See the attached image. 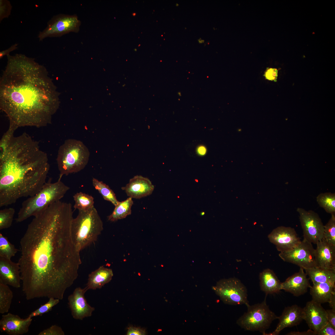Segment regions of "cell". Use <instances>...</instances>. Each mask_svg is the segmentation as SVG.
<instances>
[{
  "instance_id": "cell-25",
  "label": "cell",
  "mask_w": 335,
  "mask_h": 335,
  "mask_svg": "<svg viewBox=\"0 0 335 335\" xmlns=\"http://www.w3.org/2000/svg\"><path fill=\"white\" fill-rule=\"evenodd\" d=\"M133 203L132 198L129 197L126 200L119 202L115 206L112 213L108 217V220L115 221L126 218L131 214V208Z\"/></svg>"
},
{
  "instance_id": "cell-15",
  "label": "cell",
  "mask_w": 335,
  "mask_h": 335,
  "mask_svg": "<svg viewBox=\"0 0 335 335\" xmlns=\"http://www.w3.org/2000/svg\"><path fill=\"white\" fill-rule=\"evenodd\" d=\"M32 321L28 316L22 319L10 313L3 314L0 320V330L9 335H22L27 333Z\"/></svg>"
},
{
  "instance_id": "cell-23",
  "label": "cell",
  "mask_w": 335,
  "mask_h": 335,
  "mask_svg": "<svg viewBox=\"0 0 335 335\" xmlns=\"http://www.w3.org/2000/svg\"><path fill=\"white\" fill-rule=\"evenodd\" d=\"M312 300L321 304L328 302L335 292V284L329 283H313L310 288Z\"/></svg>"
},
{
  "instance_id": "cell-28",
  "label": "cell",
  "mask_w": 335,
  "mask_h": 335,
  "mask_svg": "<svg viewBox=\"0 0 335 335\" xmlns=\"http://www.w3.org/2000/svg\"><path fill=\"white\" fill-rule=\"evenodd\" d=\"M319 206L331 214H335V193L325 192L319 194L316 197Z\"/></svg>"
},
{
  "instance_id": "cell-38",
  "label": "cell",
  "mask_w": 335,
  "mask_h": 335,
  "mask_svg": "<svg viewBox=\"0 0 335 335\" xmlns=\"http://www.w3.org/2000/svg\"><path fill=\"white\" fill-rule=\"evenodd\" d=\"M127 335H145V331L142 329L134 327H131L128 329Z\"/></svg>"
},
{
  "instance_id": "cell-33",
  "label": "cell",
  "mask_w": 335,
  "mask_h": 335,
  "mask_svg": "<svg viewBox=\"0 0 335 335\" xmlns=\"http://www.w3.org/2000/svg\"><path fill=\"white\" fill-rule=\"evenodd\" d=\"M60 300L58 299L53 297L49 298L47 302L42 305L38 308L31 312L28 316L32 318L34 317L42 316L43 314L48 312L54 306L59 302Z\"/></svg>"
},
{
  "instance_id": "cell-45",
  "label": "cell",
  "mask_w": 335,
  "mask_h": 335,
  "mask_svg": "<svg viewBox=\"0 0 335 335\" xmlns=\"http://www.w3.org/2000/svg\"><path fill=\"white\" fill-rule=\"evenodd\" d=\"M204 213H204V212H201V213H200V215H201V216H203V215H204Z\"/></svg>"
},
{
  "instance_id": "cell-29",
  "label": "cell",
  "mask_w": 335,
  "mask_h": 335,
  "mask_svg": "<svg viewBox=\"0 0 335 335\" xmlns=\"http://www.w3.org/2000/svg\"><path fill=\"white\" fill-rule=\"evenodd\" d=\"M75 204L74 207L78 210H87L94 207V199L89 194L79 192L73 196Z\"/></svg>"
},
{
  "instance_id": "cell-12",
  "label": "cell",
  "mask_w": 335,
  "mask_h": 335,
  "mask_svg": "<svg viewBox=\"0 0 335 335\" xmlns=\"http://www.w3.org/2000/svg\"><path fill=\"white\" fill-rule=\"evenodd\" d=\"M270 241L280 252L289 251L301 242L295 230L290 227L281 226L274 229L268 236Z\"/></svg>"
},
{
  "instance_id": "cell-5",
  "label": "cell",
  "mask_w": 335,
  "mask_h": 335,
  "mask_svg": "<svg viewBox=\"0 0 335 335\" xmlns=\"http://www.w3.org/2000/svg\"><path fill=\"white\" fill-rule=\"evenodd\" d=\"M103 229L102 221L94 207L78 210L71 226L72 240L78 251L80 252L96 241Z\"/></svg>"
},
{
  "instance_id": "cell-17",
  "label": "cell",
  "mask_w": 335,
  "mask_h": 335,
  "mask_svg": "<svg viewBox=\"0 0 335 335\" xmlns=\"http://www.w3.org/2000/svg\"><path fill=\"white\" fill-rule=\"evenodd\" d=\"M21 278L18 262L0 257V283L16 288L21 287Z\"/></svg>"
},
{
  "instance_id": "cell-35",
  "label": "cell",
  "mask_w": 335,
  "mask_h": 335,
  "mask_svg": "<svg viewBox=\"0 0 335 335\" xmlns=\"http://www.w3.org/2000/svg\"><path fill=\"white\" fill-rule=\"evenodd\" d=\"M38 335H64L65 333L60 327L54 325L41 331Z\"/></svg>"
},
{
  "instance_id": "cell-20",
  "label": "cell",
  "mask_w": 335,
  "mask_h": 335,
  "mask_svg": "<svg viewBox=\"0 0 335 335\" xmlns=\"http://www.w3.org/2000/svg\"><path fill=\"white\" fill-rule=\"evenodd\" d=\"M122 189L129 197L139 199L151 194L154 186L148 178L137 175L131 179Z\"/></svg>"
},
{
  "instance_id": "cell-31",
  "label": "cell",
  "mask_w": 335,
  "mask_h": 335,
  "mask_svg": "<svg viewBox=\"0 0 335 335\" xmlns=\"http://www.w3.org/2000/svg\"><path fill=\"white\" fill-rule=\"evenodd\" d=\"M324 228L323 238L329 244L335 246V214H331Z\"/></svg>"
},
{
  "instance_id": "cell-24",
  "label": "cell",
  "mask_w": 335,
  "mask_h": 335,
  "mask_svg": "<svg viewBox=\"0 0 335 335\" xmlns=\"http://www.w3.org/2000/svg\"><path fill=\"white\" fill-rule=\"evenodd\" d=\"M304 269L313 283H329L335 284V270L317 267Z\"/></svg>"
},
{
  "instance_id": "cell-39",
  "label": "cell",
  "mask_w": 335,
  "mask_h": 335,
  "mask_svg": "<svg viewBox=\"0 0 335 335\" xmlns=\"http://www.w3.org/2000/svg\"><path fill=\"white\" fill-rule=\"evenodd\" d=\"M328 321L335 327V310L332 309L326 310Z\"/></svg>"
},
{
  "instance_id": "cell-22",
  "label": "cell",
  "mask_w": 335,
  "mask_h": 335,
  "mask_svg": "<svg viewBox=\"0 0 335 335\" xmlns=\"http://www.w3.org/2000/svg\"><path fill=\"white\" fill-rule=\"evenodd\" d=\"M261 289L267 295L279 293L281 290V283L274 272L266 269L259 274Z\"/></svg>"
},
{
  "instance_id": "cell-40",
  "label": "cell",
  "mask_w": 335,
  "mask_h": 335,
  "mask_svg": "<svg viewBox=\"0 0 335 335\" xmlns=\"http://www.w3.org/2000/svg\"><path fill=\"white\" fill-rule=\"evenodd\" d=\"M286 335H317L316 333L312 330L309 329L304 331H291L286 334Z\"/></svg>"
},
{
  "instance_id": "cell-4",
  "label": "cell",
  "mask_w": 335,
  "mask_h": 335,
  "mask_svg": "<svg viewBox=\"0 0 335 335\" xmlns=\"http://www.w3.org/2000/svg\"><path fill=\"white\" fill-rule=\"evenodd\" d=\"M69 189L61 179L52 183L50 179L37 194L23 202L16 221L22 222L31 217L38 215L50 205L60 200Z\"/></svg>"
},
{
  "instance_id": "cell-11",
  "label": "cell",
  "mask_w": 335,
  "mask_h": 335,
  "mask_svg": "<svg viewBox=\"0 0 335 335\" xmlns=\"http://www.w3.org/2000/svg\"><path fill=\"white\" fill-rule=\"evenodd\" d=\"M279 256L284 261L295 264L304 269L316 267L315 249L312 243L304 239L292 249L280 252Z\"/></svg>"
},
{
  "instance_id": "cell-19",
  "label": "cell",
  "mask_w": 335,
  "mask_h": 335,
  "mask_svg": "<svg viewBox=\"0 0 335 335\" xmlns=\"http://www.w3.org/2000/svg\"><path fill=\"white\" fill-rule=\"evenodd\" d=\"M315 261L316 267L335 270V246L324 238L316 244Z\"/></svg>"
},
{
  "instance_id": "cell-27",
  "label": "cell",
  "mask_w": 335,
  "mask_h": 335,
  "mask_svg": "<svg viewBox=\"0 0 335 335\" xmlns=\"http://www.w3.org/2000/svg\"><path fill=\"white\" fill-rule=\"evenodd\" d=\"M13 293L7 285L0 283V313L8 312L13 298Z\"/></svg>"
},
{
  "instance_id": "cell-1",
  "label": "cell",
  "mask_w": 335,
  "mask_h": 335,
  "mask_svg": "<svg viewBox=\"0 0 335 335\" xmlns=\"http://www.w3.org/2000/svg\"><path fill=\"white\" fill-rule=\"evenodd\" d=\"M73 214L70 203L55 202L34 217L21 239L18 262L27 300H62L77 278L82 262L71 235Z\"/></svg>"
},
{
  "instance_id": "cell-41",
  "label": "cell",
  "mask_w": 335,
  "mask_h": 335,
  "mask_svg": "<svg viewBox=\"0 0 335 335\" xmlns=\"http://www.w3.org/2000/svg\"><path fill=\"white\" fill-rule=\"evenodd\" d=\"M18 44L17 43H15L8 49L2 51L0 52V59H2L4 56H7L9 55L10 53L12 51L17 48V46Z\"/></svg>"
},
{
  "instance_id": "cell-42",
  "label": "cell",
  "mask_w": 335,
  "mask_h": 335,
  "mask_svg": "<svg viewBox=\"0 0 335 335\" xmlns=\"http://www.w3.org/2000/svg\"><path fill=\"white\" fill-rule=\"evenodd\" d=\"M328 303L331 309L335 310V292L332 294Z\"/></svg>"
},
{
  "instance_id": "cell-43",
  "label": "cell",
  "mask_w": 335,
  "mask_h": 335,
  "mask_svg": "<svg viewBox=\"0 0 335 335\" xmlns=\"http://www.w3.org/2000/svg\"><path fill=\"white\" fill-rule=\"evenodd\" d=\"M197 151L199 154L203 155L206 152V149L204 147L201 146L199 147Z\"/></svg>"
},
{
  "instance_id": "cell-44",
  "label": "cell",
  "mask_w": 335,
  "mask_h": 335,
  "mask_svg": "<svg viewBox=\"0 0 335 335\" xmlns=\"http://www.w3.org/2000/svg\"><path fill=\"white\" fill-rule=\"evenodd\" d=\"M198 41L199 43H202L204 42V40L202 39L201 38H199L198 39Z\"/></svg>"
},
{
  "instance_id": "cell-36",
  "label": "cell",
  "mask_w": 335,
  "mask_h": 335,
  "mask_svg": "<svg viewBox=\"0 0 335 335\" xmlns=\"http://www.w3.org/2000/svg\"><path fill=\"white\" fill-rule=\"evenodd\" d=\"M335 327L328 322L319 331L318 335H335Z\"/></svg>"
},
{
  "instance_id": "cell-18",
  "label": "cell",
  "mask_w": 335,
  "mask_h": 335,
  "mask_svg": "<svg viewBox=\"0 0 335 335\" xmlns=\"http://www.w3.org/2000/svg\"><path fill=\"white\" fill-rule=\"evenodd\" d=\"M300 268L298 272L289 277L281 283V290L296 297L305 294L311 286L304 269Z\"/></svg>"
},
{
  "instance_id": "cell-34",
  "label": "cell",
  "mask_w": 335,
  "mask_h": 335,
  "mask_svg": "<svg viewBox=\"0 0 335 335\" xmlns=\"http://www.w3.org/2000/svg\"><path fill=\"white\" fill-rule=\"evenodd\" d=\"M12 7L10 2L7 0H0V22L4 19L8 18L10 15Z\"/></svg>"
},
{
  "instance_id": "cell-37",
  "label": "cell",
  "mask_w": 335,
  "mask_h": 335,
  "mask_svg": "<svg viewBox=\"0 0 335 335\" xmlns=\"http://www.w3.org/2000/svg\"><path fill=\"white\" fill-rule=\"evenodd\" d=\"M278 71L276 69L267 68L264 76L266 78L269 80L276 81L278 76Z\"/></svg>"
},
{
  "instance_id": "cell-6",
  "label": "cell",
  "mask_w": 335,
  "mask_h": 335,
  "mask_svg": "<svg viewBox=\"0 0 335 335\" xmlns=\"http://www.w3.org/2000/svg\"><path fill=\"white\" fill-rule=\"evenodd\" d=\"M89 151L82 142L69 139L59 147L56 158L59 179L63 175L78 172L83 169L88 163Z\"/></svg>"
},
{
  "instance_id": "cell-47",
  "label": "cell",
  "mask_w": 335,
  "mask_h": 335,
  "mask_svg": "<svg viewBox=\"0 0 335 335\" xmlns=\"http://www.w3.org/2000/svg\"><path fill=\"white\" fill-rule=\"evenodd\" d=\"M178 5H179L177 3L176 4V6H178Z\"/></svg>"
},
{
  "instance_id": "cell-32",
  "label": "cell",
  "mask_w": 335,
  "mask_h": 335,
  "mask_svg": "<svg viewBox=\"0 0 335 335\" xmlns=\"http://www.w3.org/2000/svg\"><path fill=\"white\" fill-rule=\"evenodd\" d=\"M15 213L12 208H5L0 210V230L9 228L11 226Z\"/></svg>"
},
{
  "instance_id": "cell-13",
  "label": "cell",
  "mask_w": 335,
  "mask_h": 335,
  "mask_svg": "<svg viewBox=\"0 0 335 335\" xmlns=\"http://www.w3.org/2000/svg\"><path fill=\"white\" fill-rule=\"evenodd\" d=\"M87 291L84 288H76L68 297V304L75 319L82 320L92 315L95 309L87 302L85 297Z\"/></svg>"
},
{
  "instance_id": "cell-14",
  "label": "cell",
  "mask_w": 335,
  "mask_h": 335,
  "mask_svg": "<svg viewBox=\"0 0 335 335\" xmlns=\"http://www.w3.org/2000/svg\"><path fill=\"white\" fill-rule=\"evenodd\" d=\"M303 309L304 320L310 329L318 335L320 330L328 322L326 310L321 304L312 300L307 302Z\"/></svg>"
},
{
  "instance_id": "cell-21",
  "label": "cell",
  "mask_w": 335,
  "mask_h": 335,
  "mask_svg": "<svg viewBox=\"0 0 335 335\" xmlns=\"http://www.w3.org/2000/svg\"><path fill=\"white\" fill-rule=\"evenodd\" d=\"M113 276L112 269L100 266L89 275L88 281L84 288L87 291L100 288L111 280Z\"/></svg>"
},
{
  "instance_id": "cell-46",
  "label": "cell",
  "mask_w": 335,
  "mask_h": 335,
  "mask_svg": "<svg viewBox=\"0 0 335 335\" xmlns=\"http://www.w3.org/2000/svg\"><path fill=\"white\" fill-rule=\"evenodd\" d=\"M132 15H133V16H135L136 15V13H133L132 14Z\"/></svg>"
},
{
  "instance_id": "cell-30",
  "label": "cell",
  "mask_w": 335,
  "mask_h": 335,
  "mask_svg": "<svg viewBox=\"0 0 335 335\" xmlns=\"http://www.w3.org/2000/svg\"><path fill=\"white\" fill-rule=\"evenodd\" d=\"M18 252V249L11 243L7 238L0 233V257L11 259Z\"/></svg>"
},
{
  "instance_id": "cell-7",
  "label": "cell",
  "mask_w": 335,
  "mask_h": 335,
  "mask_svg": "<svg viewBox=\"0 0 335 335\" xmlns=\"http://www.w3.org/2000/svg\"><path fill=\"white\" fill-rule=\"evenodd\" d=\"M247 306V312L237 320V324L246 330L258 331L265 335L266 330L278 316L270 310L266 299L261 303Z\"/></svg>"
},
{
  "instance_id": "cell-26",
  "label": "cell",
  "mask_w": 335,
  "mask_h": 335,
  "mask_svg": "<svg viewBox=\"0 0 335 335\" xmlns=\"http://www.w3.org/2000/svg\"><path fill=\"white\" fill-rule=\"evenodd\" d=\"M92 182L93 186L105 200L110 202L115 206L118 204L119 202L117 199L115 193L108 185L94 178H93Z\"/></svg>"
},
{
  "instance_id": "cell-9",
  "label": "cell",
  "mask_w": 335,
  "mask_h": 335,
  "mask_svg": "<svg viewBox=\"0 0 335 335\" xmlns=\"http://www.w3.org/2000/svg\"><path fill=\"white\" fill-rule=\"evenodd\" d=\"M81 24L75 15L59 14L54 16L48 22L46 28L39 32V41L48 37H59L70 32H78Z\"/></svg>"
},
{
  "instance_id": "cell-3",
  "label": "cell",
  "mask_w": 335,
  "mask_h": 335,
  "mask_svg": "<svg viewBox=\"0 0 335 335\" xmlns=\"http://www.w3.org/2000/svg\"><path fill=\"white\" fill-rule=\"evenodd\" d=\"M7 130L0 143V207L37 194L46 182L50 169L47 154L26 133Z\"/></svg>"
},
{
  "instance_id": "cell-2",
  "label": "cell",
  "mask_w": 335,
  "mask_h": 335,
  "mask_svg": "<svg viewBox=\"0 0 335 335\" xmlns=\"http://www.w3.org/2000/svg\"><path fill=\"white\" fill-rule=\"evenodd\" d=\"M7 57L0 80V108L8 119V129L15 132L20 127L51 124L60 102L46 69L22 54Z\"/></svg>"
},
{
  "instance_id": "cell-8",
  "label": "cell",
  "mask_w": 335,
  "mask_h": 335,
  "mask_svg": "<svg viewBox=\"0 0 335 335\" xmlns=\"http://www.w3.org/2000/svg\"><path fill=\"white\" fill-rule=\"evenodd\" d=\"M212 289L225 304L247 306L249 304L246 287L236 278L221 279L212 287Z\"/></svg>"
},
{
  "instance_id": "cell-10",
  "label": "cell",
  "mask_w": 335,
  "mask_h": 335,
  "mask_svg": "<svg viewBox=\"0 0 335 335\" xmlns=\"http://www.w3.org/2000/svg\"><path fill=\"white\" fill-rule=\"evenodd\" d=\"M297 211L303 230V239L316 244L324 237V225L318 214L312 210L298 208Z\"/></svg>"
},
{
  "instance_id": "cell-16",
  "label": "cell",
  "mask_w": 335,
  "mask_h": 335,
  "mask_svg": "<svg viewBox=\"0 0 335 335\" xmlns=\"http://www.w3.org/2000/svg\"><path fill=\"white\" fill-rule=\"evenodd\" d=\"M303 309L297 305L286 307L281 315L278 316L279 322L275 330L265 335H278L285 328L299 325L304 320Z\"/></svg>"
}]
</instances>
